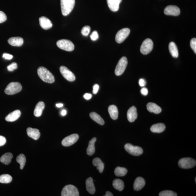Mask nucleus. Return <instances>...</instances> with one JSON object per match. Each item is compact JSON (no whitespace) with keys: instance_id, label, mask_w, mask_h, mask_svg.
Returning a JSON list of instances; mask_svg holds the SVG:
<instances>
[{"instance_id":"26","label":"nucleus","mask_w":196,"mask_h":196,"mask_svg":"<svg viewBox=\"0 0 196 196\" xmlns=\"http://www.w3.org/2000/svg\"><path fill=\"white\" fill-rule=\"evenodd\" d=\"M96 141V138L94 137L89 142V145L87 149V153L89 156L92 155L95 152V143Z\"/></svg>"},{"instance_id":"23","label":"nucleus","mask_w":196,"mask_h":196,"mask_svg":"<svg viewBox=\"0 0 196 196\" xmlns=\"http://www.w3.org/2000/svg\"><path fill=\"white\" fill-rule=\"evenodd\" d=\"M44 103L42 101L39 102L36 106L34 111V115L36 117H39L41 115L44 108Z\"/></svg>"},{"instance_id":"15","label":"nucleus","mask_w":196,"mask_h":196,"mask_svg":"<svg viewBox=\"0 0 196 196\" xmlns=\"http://www.w3.org/2000/svg\"><path fill=\"white\" fill-rule=\"evenodd\" d=\"M137 118V113L136 107L133 106L128 110L127 112V118L130 122H134Z\"/></svg>"},{"instance_id":"2","label":"nucleus","mask_w":196,"mask_h":196,"mask_svg":"<svg viewBox=\"0 0 196 196\" xmlns=\"http://www.w3.org/2000/svg\"><path fill=\"white\" fill-rule=\"evenodd\" d=\"M75 0H60L62 15L66 16L72 11L75 5Z\"/></svg>"},{"instance_id":"16","label":"nucleus","mask_w":196,"mask_h":196,"mask_svg":"<svg viewBox=\"0 0 196 196\" xmlns=\"http://www.w3.org/2000/svg\"><path fill=\"white\" fill-rule=\"evenodd\" d=\"M122 0H107V5L110 9L113 12L119 10V5Z\"/></svg>"},{"instance_id":"19","label":"nucleus","mask_w":196,"mask_h":196,"mask_svg":"<svg viewBox=\"0 0 196 196\" xmlns=\"http://www.w3.org/2000/svg\"><path fill=\"white\" fill-rule=\"evenodd\" d=\"M20 111L16 110L8 114L5 118V119L8 122H13L17 120L20 117Z\"/></svg>"},{"instance_id":"31","label":"nucleus","mask_w":196,"mask_h":196,"mask_svg":"<svg viewBox=\"0 0 196 196\" xmlns=\"http://www.w3.org/2000/svg\"><path fill=\"white\" fill-rule=\"evenodd\" d=\"M113 185L116 190L122 191L124 189V182L120 179H114L113 182Z\"/></svg>"},{"instance_id":"9","label":"nucleus","mask_w":196,"mask_h":196,"mask_svg":"<svg viewBox=\"0 0 196 196\" xmlns=\"http://www.w3.org/2000/svg\"><path fill=\"white\" fill-rule=\"evenodd\" d=\"M125 149L128 153L134 156H139L143 153V151L141 147L134 146L130 143L126 144L125 146Z\"/></svg>"},{"instance_id":"47","label":"nucleus","mask_w":196,"mask_h":196,"mask_svg":"<svg viewBox=\"0 0 196 196\" xmlns=\"http://www.w3.org/2000/svg\"><path fill=\"white\" fill-rule=\"evenodd\" d=\"M67 113V111L65 110H62L61 112V114L62 116H65L66 115Z\"/></svg>"},{"instance_id":"33","label":"nucleus","mask_w":196,"mask_h":196,"mask_svg":"<svg viewBox=\"0 0 196 196\" xmlns=\"http://www.w3.org/2000/svg\"><path fill=\"white\" fill-rule=\"evenodd\" d=\"M16 160L20 164V169L22 170L25 165L26 162V157L23 154H21L17 157Z\"/></svg>"},{"instance_id":"37","label":"nucleus","mask_w":196,"mask_h":196,"mask_svg":"<svg viewBox=\"0 0 196 196\" xmlns=\"http://www.w3.org/2000/svg\"><path fill=\"white\" fill-rule=\"evenodd\" d=\"M17 67H18L17 64L16 62H14L11 63V65H8L7 67V69H8V70L9 71L12 72L15 70V69H17Z\"/></svg>"},{"instance_id":"30","label":"nucleus","mask_w":196,"mask_h":196,"mask_svg":"<svg viewBox=\"0 0 196 196\" xmlns=\"http://www.w3.org/2000/svg\"><path fill=\"white\" fill-rule=\"evenodd\" d=\"M90 117L93 120L98 123L99 124L103 125L105 124L104 119L96 112L91 113L90 114Z\"/></svg>"},{"instance_id":"27","label":"nucleus","mask_w":196,"mask_h":196,"mask_svg":"<svg viewBox=\"0 0 196 196\" xmlns=\"http://www.w3.org/2000/svg\"><path fill=\"white\" fill-rule=\"evenodd\" d=\"M169 48L170 53L172 56L174 58H177L179 54L177 47L174 42H170L169 46Z\"/></svg>"},{"instance_id":"34","label":"nucleus","mask_w":196,"mask_h":196,"mask_svg":"<svg viewBox=\"0 0 196 196\" xmlns=\"http://www.w3.org/2000/svg\"><path fill=\"white\" fill-rule=\"evenodd\" d=\"M12 181V177L8 174H3L0 176V183H8Z\"/></svg>"},{"instance_id":"28","label":"nucleus","mask_w":196,"mask_h":196,"mask_svg":"<svg viewBox=\"0 0 196 196\" xmlns=\"http://www.w3.org/2000/svg\"><path fill=\"white\" fill-rule=\"evenodd\" d=\"M13 158V154L10 152H7L2 156L0 158V161L3 164L8 165L11 163V159Z\"/></svg>"},{"instance_id":"13","label":"nucleus","mask_w":196,"mask_h":196,"mask_svg":"<svg viewBox=\"0 0 196 196\" xmlns=\"http://www.w3.org/2000/svg\"><path fill=\"white\" fill-rule=\"evenodd\" d=\"M164 13L166 15L177 16L180 14L181 11L178 7L174 5H170L166 7Z\"/></svg>"},{"instance_id":"18","label":"nucleus","mask_w":196,"mask_h":196,"mask_svg":"<svg viewBox=\"0 0 196 196\" xmlns=\"http://www.w3.org/2000/svg\"><path fill=\"white\" fill-rule=\"evenodd\" d=\"M145 185V180L141 177H138L134 182L133 188L135 190L139 191L141 190Z\"/></svg>"},{"instance_id":"3","label":"nucleus","mask_w":196,"mask_h":196,"mask_svg":"<svg viewBox=\"0 0 196 196\" xmlns=\"http://www.w3.org/2000/svg\"><path fill=\"white\" fill-rule=\"evenodd\" d=\"M22 86L20 83L12 82L10 83L5 89V93L7 95H13L18 93L21 91Z\"/></svg>"},{"instance_id":"43","label":"nucleus","mask_w":196,"mask_h":196,"mask_svg":"<svg viewBox=\"0 0 196 196\" xmlns=\"http://www.w3.org/2000/svg\"><path fill=\"white\" fill-rule=\"evenodd\" d=\"M99 86L97 84H95L93 86V92L94 94H96L98 92Z\"/></svg>"},{"instance_id":"39","label":"nucleus","mask_w":196,"mask_h":196,"mask_svg":"<svg viewBox=\"0 0 196 196\" xmlns=\"http://www.w3.org/2000/svg\"><path fill=\"white\" fill-rule=\"evenodd\" d=\"M90 38L92 41H95L97 40L98 38V34L97 31H93L91 35H90Z\"/></svg>"},{"instance_id":"45","label":"nucleus","mask_w":196,"mask_h":196,"mask_svg":"<svg viewBox=\"0 0 196 196\" xmlns=\"http://www.w3.org/2000/svg\"><path fill=\"white\" fill-rule=\"evenodd\" d=\"M140 92L144 96H146L148 93V90L146 88H143L140 90Z\"/></svg>"},{"instance_id":"11","label":"nucleus","mask_w":196,"mask_h":196,"mask_svg":"<svg viewBox=\"0 0 196 196\" xmlns=\"http://www.w3.org/2000/svg\"><path fill=\"white\" fill-rule=\"evenodd\" d=\"M60 71L62 76L68 81L72 82L75 80V76L73 73L69 70L66 67L62 66L60 67Z\"/></svg>"},{"instance_id":"7","label":"nucleus","mask_w":196,"mask_h":196,"mask_svg":"<svg viewBox=\"0 0 196 196\" xmlns=\"http://www.w3.org/2000/svg\"><path fill=\"white\" fill-rule=\"evenodd\" d=\"M128 65V60L125 57H123L119 61L116 66L115 74L117 76H120L125 71Z\"/></svg>"},{"instance_id":"35","label":"nucleus","mask_w":196,"mask_h":196,"mask_svg":"<svg viewBox=\"0 0 196 196\" xmlns=\"http://www.w3.org/2000/svg\"><path fill=\"white\" fill-rule=\"evenodd\" d=\"M160 196H176L177 194L176 192L170 190H165L161 191L159 194Z\"/></svg>"},{"instance_id":"6","label":"nucleus","mask_w":196,"mask_h":196,"mask_svg":"<svg viewBox=\"0 0 196 196\" xmlns=\"http://www.w3.org/2000/svg\"><path fill=\"white\" fill-rule=\"evenodd\" d=\"M62 196H79V191L76 187L74 185H66L62 189Z\"/></svg>"},{"instance_id":"1","label":"nucleus","mask_w":196,"mask_h":196,"mask_svg":"<svg viewBox=\"0 0 196 196\" xmlns=\"http://www.w3.org/2000/svg\"><path fill=\"white\" fill-rule=\"evenodd\" d=\"M37 72L39 77L44 82L50 84L55 82L54 76L46 68L40 67L38 69Z\"/></svg>"},{"instance_id":"12","label":"nucleus","mask_w":196,"mask_h":196,"mask_svg":"<svg viewBox=\"0 0 196 196\" xmlns=\"http://www.w3.org/2000/svg\"><path fill=\"white\" fill-rule=\"evenodd\" d=\"M79 138V135L74 134L67 136L64 138L62 141V145L63 146L68 147L75 143Z\"/></svg>"},{"instance_id":"10","label":"nucleus","mask_w":196,"mask_h":196,"mask_svg":"<svg viewBox=\"0 0 196 196\" xmlns=\"http://www.w3.org/2000/svg\"><path fill=\"white\" fill-rule=\"evenodd\" d=\"M130 33V29L127 28L123 29L119 31L116 36V42L118 43H122L129 35Z\"/></svg>"},{"instance_id":"20","label":"nucleus","mask_w":196,"mask_h":196,"mask_svg":"<svg viewBox=\"0 0 196 196\" xmlns=\"http://www.w3.org/2000/svg\"><path fill=\"white\" fill-rule=\"evenodd\" d=\"M23 39L20 37H12L8 39V42L11 46L20 47L23 43Z\"/></svg>"},{"instance_id":"4","label":"nucleus","mask_w":196,"mask_h":196,"mask_svg":"<svg viewBox=\"0 0 196 196\" xmlns=\"http://www.w3.org/2000/svg\"><path fill=\"white\" fill-rule=\"evenodd\" d=\"M56 44L60 49L67 51H72L74 48L73 43L67 39L60 40L57 41Z\"/></svg>"},{"instance_id":"46","label":"nucleus","mask_w":196,"mask_h":196,"mask_svg":"<svg viewBox=\"0 0 196 196\" xmlns=\"http://www.w3.org/2000/svg\"><path fill=\"white\" fill-rule=\"evenodd\" d=\"M92 97V95L91 94L89 93H86L84 95V98L86 99V100H89L91 99Z\"/></svg>"},{"instance_id":"5","label":"nucleus","mask_w":196,"mask_h":196,"mask_svg":"<svg viewBox=\"0 0 196 196\" xmlns=\"http://www.w3.org/2000/svg\"><path fill=\"white\" fill-rule=\"evenodd\" d=\"M196 162L195 159L191 158H184L180 159L178 162V165L180 167L184 169H190L195 167Z\"/></svg>"},{"instance_id":"38","label":"nucleus","mask_w":196,"mask_h":196,"mask_svg":"<svg viewBox=\"0 0 196 196\" xmlns=\"http://www.w3.org/2000/svg\"><path fill=\"white\" fill-rule=\"evenodd\" d=\"M190 46L194 53H196V39L194 38L190 41Z\"/></svg>"},{"instance_id":"32","label":"nucleus","mask_w":196,"mask_h":196,"mask_svg":"<svg viewBox=\"0 0 196 196\" xmlns=\"http://www.w3.org/2000/svg\"><path fill=\"white\" fill-rule=\"evenodd\" d=\"M127 172V170L126 168L120 167H116L114 170V174L117 176H125Z\"/></svg>"},{"instance_id":"24","label":"nucleus","mask_w":196,"mask_h":196,"mask_svg":"<svg viewBox=\"0 0 196 196\" xmlns=\"http://www.w3.org/2000/svg\"><path fill=\"white\" fill-rule=\"evenodd\" d=\"M166 126L162 123H158L152 125L150 128L151 131L153 133H161L165 130Z\"/></svg>"},{"instance_id":"8","label":"nucleus","mask_w":196,"mask_h":196,"mask_svg":"<svg viewBox=\"0 0 196 196\" xmlns=\"http://www.w3.org/2000/svg\"><path fill=\"white\" fill-rule=\"evenodd\" d=\"M153 43L151 39H147L143 41L140 48V51L143 55L148 54L152 51Z\"/></svg>"},{"instance_id":"49","label":"nucleus","mask_w":196,"mask_h":196,"mask_svg":"<svg viewBox=\"0 0 196 196\" xmlns=\"http://www.w3.org/2000/svg\"><path fill=\"white\" fill-rule=\"evenodd\" d=\"M56 106L58 107H61L63 106V104L61 103L57 104Z\"/></svg>"},{"instance_id":"25","label":"nucleus","mask_w":196,"mask_h":196,"mask_svg":"<svg viewBox=\"0 0 196 196\" xmlns=\"http://www.w3.org/2000/svg\"><path fill=\"white\" fill-rule=\"evenodd\" d=\"M108 112L110 117L114 120L118 119L119 116L118 110L117 107L114 105L109 106L108 108Z\"/></svg>"},{"instance_id":"48","label":"nucleus","mask_w":196,"mask_h":196,"mask_svg":"<svg viewBox=\"0 0 196 196\" xmlns=\"http://www.w3.org/2000/svg\"><path fill=\"white\" fill-rule=\"evenodd\" d=\"M105 196H113V194L111 192L109 191H107L106 192L105 195Z\"/></svg>"},{"instance_id":"29","label":"nucleus","mask_w":196,"mask_h":196,"mask_svg":"<svg viewBox=\"0 0 196 196\" xmlns=\"http://www.w3.org/2000/svg\"><path fill=\"white\" fill-rule=\"evenodd\" d=\"M93 165L97 167V169L98 170L100 173H102L103 171L104 168V163L100 159L98 158H96L94 159L93 161Z\"/></svg>"},{"instance_id":"42","label":"nucleus","mask_w":196,"mask_h":196,"mask_svg":"<svg viewBox=\"0 0 196 196\" xmlns=\"http://www.w3.org/2000/svg\"><path fill=\"white\" fill-rule=\"evenodd\" d=\"M6 142V138L4 137L0 136V146H3L5 145Z\"/></svg>"},{"instance_id":"14","label":"nucleus","mask_w":196,"mask_h":196,"mask_svg":"<svg viewBox=\"0 0 196 196\" xmlns=\"http://www.w3.org/2000/svg\"><path fill=\"white\" fill-rule=\"evenodd\" d=\"M39 23L41 26L45 30L51 29L53 26V23L49 19L45 17H41L39 19Z\"/></svg>"},{"instance_id":"17","label":"nucleus","mask_w":196,"mask_h":196,"mask_svg":"<svg viewBox=\"0 0 196 196\" xmlns=\"http://www.w3.org/2000/svg\"><path fill=\"white\" fill-rule=\"evenodd\" d=\"M27 132L28 136L34 140H38L41 136L40 132L38 129L29 128L27 129Z\"/></svg>"},{"instance_id":"21","label":"nucleus","mask_w":196,"mask_h":196,"mask_svg":"<svg viewBox=\"0 0 196 196\" xmlns=\"http://www.w3.org/2000/svg\"><path fill=\"white\" fill-rule=\"evenodd\" d=\"M147 108L149 112L155 114H159L162 111V109L158 105L154 103H150L147 104Z\"/></svg>"},{"instance_id":"40","label":"nucleus","mask_w":196,"mask_h":196,"mask_svg":"<svg viewBox=\"0 0 196 196\" xmlns=\"http://www.w3.org/2000/svg\"><path fill=\"white\" fill-rule=\"evenodd\" d=\"M7 16L2 11H0V23L6 21Z\"/></svg>"},{"instance_id":"41","label":"nucleus","mask_w":196,"mask_h":196,"mask_svg":"<svg viewBox=\"0 0 196 196\" xmlns=\"http://www.w3.org/2000/svg\"><path fill=\"white\" fill-rule=\"evenodd\" d=\"M3 58L5 59L10 60L13 58V55L9 54L4 53L3 55Z\"/></svg>"},{"instance_id":"36","label":"nucleus","mask_w":196,"mask_h":196,"mask_svg":"<svg viewBox=\"0 0 196 196\" xmlns=\"http://www.w3.org/2000/svg\"><path fill=\"white\" fill-rule=\"evenodd\" d=\"M91 31V27L89 26H86L83 28L81 30V34L83 36H87Z\"/></svg>"},{"instance_id":"44","label":"nucleus","mask_w":196,"mask_h":196,"mask_svg":"<svg viewBox=\"0 0 196 196\" xmlns=\"http://www.w3.org/2000/svg\"><path fill=\"white\" fill-rule=\"evenodd\" d=\"M139 84L141 87H143L145 86L146 84V82L144 79H140L139 81Z\"/></svg>"},{"instance_id":"22","label":"nucleus","mask_w":196,"mask_h":196,"mask_svg":"<svg viewBox=\"0 0 196 196\" xmlns=\"http://www.w3.org/2000/svg\"><path fill=\"white\" fill-rule=\"evenodd\" d=\"M86 190L89 193L94 194L95 192V188L93 182V179L91 177L88 178L86 181Z\"/></svg>"}]
</instances>
